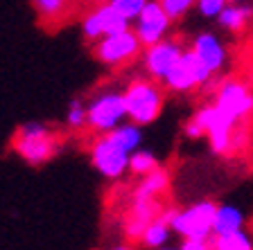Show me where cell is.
<instances>
[{"label":"cell","instance_id":"4","mask_svg":"<svg viewBox=\"0 0 253 250\" xmlns=\"http://www.w3.org/2000/svg\"><path fill=\"white\" fill-rule=\"evenodd\" d=\"M142 50H145V45L136 36L133 27L109 34V36H102L100 41L93 43L95 59L104 63V66H109V68H120V66L136 61L142 54Z\"/></svg>","mask_w":253,"mask_h":250},{"label":"cell","instance_id":"10","mask_svg":"<svg viewBox=\"0 0 253 250\" xmlns=\"http://www.w3.org/2000/svg\"><path fill=\"white\" fill-rule=\"evenodd\" d=\"M183 43L174 41V38H163V41L147 45L142 50L140 59H142V68L147 72L149 79L163 83L165 77L172 72V68L179 63V59L183 57Z\"/></svg>","mask_w":253,"mask_h":250},{"label":"cell","instance_id":"17","mask_svg":"<svg viewBox=\"0 0 253 250\" xmlns=\"http://www.w3.org/2000/svg\"><path fill=\"white\" fill-rule=\"evenodd\" d=\"M169 187V172L165 167L158 165L154 172H149L147 176H142V182L136 187L133 196H145V198H158L165 189Z\"/></svg>","mask_w":253,"mask_h":250},{"label":"cell","instance_id":"1","mask_svg":"<svg viewBox=\"0 0 253 250\" xmlns=\"http://www.w3.org/2000/svg\"><path fill=\"white\" fill-rule=\"evenodd\" d=\"M142 144V126L126 120L118 129L102 133L90 146V165L100 176L118 180L129 172V156Z\"/></svg>","mask_w":253,"mask_h":250},{"label":"cell","instance_id":"15","mask_svg":"<svg viewBox=\"0 0 253 250\" xmlns=\"http://www.w3.org/2000/svg\"><path fill=\"white\" fill-rule=\"evenodd\" d=\"M251 21H253V7L244 5V2H240V5L228 2V5L221 9V14L217 16V25H219L221 30L231 32V34L244 32Z\"/></svg>","mask_w":253,"mask_h":250},{"label":"cell","instance_id":"27","mask_svg":"<svg viewBox=\"0 0 253 250\" xmlns=\"http://www.w3.org/2000/svg\"><path fill=\"white\" fill-rule=\"evenodd\" d=\"M179 250H212V237L211 239H183Z\"/></svg>","mask_w":253,"mask_h":250},{"label":"cell","instance_id":"30","mask_svg":"<svg viewBox=\"0 0 253 250\" xmlns=\"http://www.w3.org/2000/svg\"><path fill=\"white\" fill-rule=\"evenodd\" d=\"M156 250H179V248H169V246H163V248H156Z\"/></svg>","mask_w":253,"mask_h":250},{"label":"cell","instance_id":"6","mask_svg":"<svg viewBox=\"0 0 253 250\" xmlns=\"http://www.w3.org/2000/svg\"><path fill=\"white\" fill-rule=\"evenodd\" d=\"M212 104L231 117L233 122H247L253 115V88L237 77L217 81Z\"/></svg>","mask_w":253,"mask_h":250},{"label":"cell","instance_id":"26","mask_svg":"<svg viewBox=\"0 0 253 250\" xmlns=\"http://www.w3.org/2000/svg\"><path fill=\"white\" fill-rule=\"evenodd\" d=\"M183 136L188 138V140H199V138H206V131H204V126L197 122V117L192 115L188 122H185V126H183Z\"/></svg>","mask_w":253,"mask_h":250},{"label":"cell","instance_id":"9","mask_svg":"<svg viewBox=\"0 0 253 250\" xmlns=\"http://www.w3.org/2000/svg\"><path fill=\"white\" fill-rule=\"evenodd\" d=\"M197 122L204 126L206 138L211 142L212 153L217 156H231V140H233V129L240 122H233L224 110H219L215 104H204L195 113Z\"/></svg>","mask_w":253,"mask_h":250},{"label":"cell","instance_id":"21","mask_svg":"<svg viewBox=\"0 0 253 250\" xmlns=\"http://www.w3.org/2000/svg\"><path fill=\"white\" fill-rule=\"evenodd\" d=\"M32 7L45 21H59L68 11V0H32Z\"/></svg>","mask_w":253,"mask_h":250},{"label":"cell","instance_id":"18","mask_svg":"<svg viewBox=\"0 0 253 250\" xmlns=\"http://www.w3.org/2000/svg\"><path fill=\"white\" fill-rule=\"evenodd\" d=\"M172 232H174L172 225H169L168 221H163L161 216H156L154 221H149L147 223V228H145V232H142L140 244L145 246V248H149V250L163 248V246H168Z\"/></svg>","mask_w":253,"mask_h":250},{"label":"cell","instance_id":"31","mask_svg":"<svg viewBox=\"0 0 253 250\" xmlns=\"http://www.w3.org/2000/svg\"><path fill=\"white\" fill-rule=\"evenodd\" d=\"M251 77H253V68H251Z\"/></svg>","mask_w":253,"mask_h":250},{"label":"cell","instance_id":"8","mask_svg":"<svg viewBox=\"0 0 253 250\" xmlns=\"http://www.w3.org/2000/svg\"><path fill=\"white\" fill-rule=\"evenodd\" d=\"M215 210L217 205L212 201H197L188 208L176 210L172 219L174 235L183 237V239H211Z\"/></svg>","mask_w":253,"mask_h":250},{"label":"cell","instance_id":"24","mask_svg":"<svg viewBox=\"0 0 253 250\" xmlns=\"http://www.w3.org/2000/svg\"><path fill=\"white\" fill-rule=\"evenodd\" d=\"M161 7L165 9V14L172 18V21H181L188 16L190 9H195L197 0H158Z\"/></svg>","mask_w":253,"mask_h":250},{"label":"cell","instance_id":"2","mask_svg":"<svg viewBox=\"0 0 253 250\" xmlns=\"http://www.w3.org/2000/svg\"><path fill=\"white\" fill-rule=\"evenodd\" d=\"M125 106H126V120L138 126H149L161 117L165 106V93L161 83L149 77H138L126 83Z\"/></svg>","mask_w":253,"mask_h":250},{"label":"cell","instance_id":"29","mask_svg":"<svg viewBox=\"0 0 253 250\" xmlns=\"http://www.w3.org/2000/svg\"><path fill=\"white\" fill-rule=\"evenodd\" d=\"M226 2H233V5H240V2H244V0H226Z\"/></svg>","mask_w":253,"mask_h":250},{"label":"cell","instance_id":"7","mask_svg":"<svg viewBox=\"0 0 253 250\" xmlns=\"http://www.w3.org/2000/svg\"><path fill=\"white\" fill-rule=\"evenodd\" d=\"M212 77H215V74L199 61V57L192 52V47H185L183 57H181L179 63L172 68V72L165 77L163 86L176 95H185V93H192V90H197V88L208 86V83L212 81Z\"/></svg>","mask_w":253,"mask_h":250},{"label":"cell","instance_id":"23","mask_svg":"<svg viewBox=\"0 0 253 250\" xmlns=\"http://www.w3.org/2000/svg\"><path fill=\"white\" fill-rule=\"evenodd\" d=\"M106 2H109L111 7H116L129 23H133L138 16H140V11L145 9V5H147L149 0H106Z\"/></svg>","mask_w":253,"mask_h":250},{"label":"cell","instance_id":"28","mask_svg":"<svg viewBox=\"0 0 253 250\" xmlns=\"http://www.w3.org/2000/svg\"><path fill=\"white\" fill-rule=\"evenodd\" d=\"M111 250H133V248H131V246H126V244H125V246H116V248H111Z\"/></svg>","mask_w":253,"mask_h":250},{"label":"cell","instance_id":"19","mask_svg":"<svg viewBox=\"0 0 253 250\" xmlns=\"http://www.w3.org/2000/svg\"><path fill=\"white\" fill-rule=\"evenodd\" d=\"M161 165L158 162V158L154 156L149 149H136V151L129 156V172L133 174V176H147L149 172H154L156 167Z\"/></svg>","mask_w":253,"mask_h":250},{"label":"cell","instance_id":"12","mask_svg":"<svg viewBox=\"0 0 253 250\" xmlns=\"http://www.w3.org/2000/svg\"><path fill=\"white\" fill-rule=\"evenodd\" d=\"M172 18L165 14V9L161 7L158 0H149L145 9L140 11L136 21H133V32L136 36L140 38V43L145 47L154 45V43L163 41L169 36V30H172Z\"/></svg>","mask_w":253,"mask_h":250},{"label":"cell","instance_id":"11","mask_svg":"<svg viewBox=\"0 0 253 250\" xmlns=\"http://www.w3.org/2000/svg\"><path fill=\"white\" fill-rule=\"evenodd\" d=\"M129 27H131V23L126 21L116 7H111L109 2H104V5L95 7V9H90L88 14L84 16V21H82V34H84L86 41L95 43V41H100L102 36L129 30Z\"/></svg>","mask_w":253,"mask_h":250},{"label":"cell","instance_id":"16","mask_svg":"<svg viewBox=\"0 0 253 250\" xmlns=\"http://www.w3.org/2000/svg\"><path fill=\"white\" fill-rule=\"evenodd\" d=\"M237 230H244V214L235 205H217L215 219H212V237L231 235Z\"/></svg>","mask_w":253,"mask_h":250},{"label":"cell","instance_id":"14","mask_svg":"<svg viewBox=\"0 0 253 250\" xmlns=\"http://www.w3.org/2000/svg\"><path fill=\"white\" fill-rule=\"evenodd\" d=\"M161 203L158 198H145V196H133L129 214L125 219V237L129 241H140L142 232L147 228L149 221H154L161 212Z\"/></svg>","mask_w":253,"mask_h":250},{"label":"cell","instance_id":"5","mask_svg":"<svg viewBox=\"0 0 253 250\" xmlns=\"http://www.w3.org/2000/svg\"><path fill=\"white\" fill-rule=\"evenodd\" d=\"M86 108H88V129L97 136L109 133L126 122L125 93L120 90H102L90 102H86Z\"/></svg>","mask_w":253,"mask_h":250},{"label":"cell","instance_id":"3","mask_svg":"<svg viewBox=\"0 0 253 250\" xmlns=\"http://www.w3.org/2000/svg\"><path fill=\"white\" fill-rule=\"evenodd\" d=\"M11 149H14L27 165L39 167L52 160L59 153V140L50 126L43 122H25L16 129L11 138Z\"/></svg>","mask_w":253,"mask_h":250},{"label":"cell","instance_id":"25","mask_svg":"<svg viewBox=\"0 0 253 250\" xmlns=\"http://www.w3.org/2000/svg\"><path fill=\"white\" fill-rule=\"evenodd\" d=\"M226 5H228L226 0H197L195 9L199 11L204 18H217Z\"/></svg>","mask_w":253,"mask_h":250},{"label":"cell","instance_id":"13","mask_svg":"<svg viewBox=\"0 0 253 250\" xmlns=\"http://www.w3.org/2000/svg\"><path fill=\"white\" fill-rule=\"evenodd\" d=\"M190 47H192V52L199 57V61L204 63L212 74H219L221 70L226 68L228 50L217 34H212V32H199V34L192 38Z\"/></svg>","mask_w":253,"mask_h":250},{"label":"cell","instance_id":"20","mask_svg":"<svg viewBox=\"0 0 253 250\" xmlns=\"http://www.w3.org/2000/svg\"><path fill=\"white\" fill-rule=\"evenodd\" d=\"M212 250H253V241L244 230H237L231 235L212 237Z\"/></svg>","mask_w":253,"mask_h":250},{"label":"cell","instance_id":"22","mask_svg":"<svg viewBox=\"0 0 253 250\" xmlns=\"http://www.w3.org/2000/svg\"><path fill=\"white\" fill-rule=\"evenodd\" d=\"M66 126L73 131H82L84 126H88V108H86V102H82V99H70L68 108H66Z\"/></svg>","mask_w":253,"mask_h":250}]
</instances>
